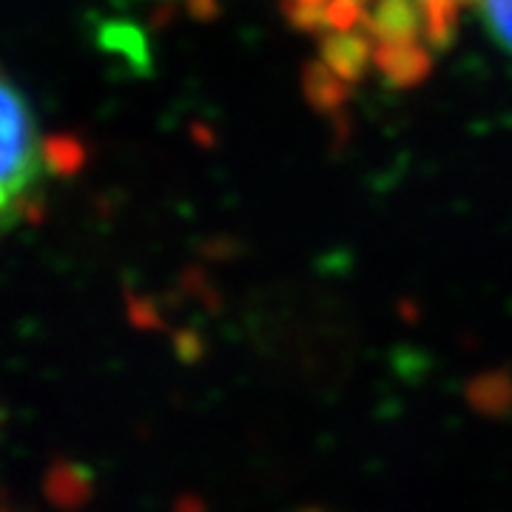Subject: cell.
I'll use <instances>...</instances> for the list:
<instances>
[{
    "mask_svg": "<svg viewBox=\"0 0 512 512\" xmlns=\"http://www.w3.org/2000/svg\"><path fill=\"white\" fill-rule=\"evenodd\" d=\"M52 171V148L29 97L0 72V239L29 217Z\"/></svg>",
    "mask_w": 512,
    "mask_h": 512,
    "instance_id": "1",
    "label": "cell"
},
{
    "mask_svg": "<svg viewBox=\"0 0 512 512\" xmlns=\"http://www.w3.org/2000/svg\"><path fill=\"white\" fill-rule=\"evenodd\" d=\"M373 49H376L373 37L359 26L328 29L319 43V57L330 72L339 74L345 83H356L365 77L367 66L373 63Z\"/></svg>",
    "mask_w": 512,
    "mask_h": 512,
    "instance_id": "2",
    "label": "cell"
},
{
    "mask_svg": "<svg viewBox=\"0 0 512 512\" xmlns=\"http://www.w3.org/2000/svg\"><path fill=\"white\" fill-rule=\"evenodd\" d=\"M299 3H313V6H322V3H328V0H299Z\"/></svg>",
    "mask_w": 512,
    "mask_h": 512,
    "instance_id": "7",
    "label": "cell"
},
{
    "mask_svg": "<svg viewBox=\"0 0 512 512\" xmlns=\"http://www.w3.org/2000/svg\"><path fill=\"white\" fill-rule=\"evenodd\" d=\"M373 66L399 89L419 86L433 72V55L421 46L419 40L410 43H376Z\"/></svg>",
    "mask_w": 512,
    "mask_h": 512,
    "instance_id": "4",
    "label": "cell"
},
{
    "mask_svg": "<svg viewBox=\"0 0 512 512\" xmlns=\"http://www.w3.org/2000/svg\"><path fill=\"white\" fill-rule=\"evenodd\" d=\"M302 86H305V97L311 100L316 109L322 111V114H333V111H339L345 106V100H348V86L339 74H333L319 60V63H311L305 74H302Z\"/></svg>",
    "mask_w": 512,
    "mask_h": 512,
    "instance_id": "5",
    "label": "cell"
},
{
    "mask_svg": "<svg viewBox=\"0 0 512 512\" xmlns=\"http://www.w3.org/2000/svg\"><path fill=\"white\" fill-rule=\"evenodd\" d=\"M362 29L373 43H410L424 35V12L419 0H376L365 9Z\"/></svg>",
    "mask_w": 512,
    "mask_h": 512,
    "instance_id": "3",
    "label": "cell"
},
{
    "mask_svg": "<svg viewBox=\"0 0 512 512\" xmlns=\"http://www.w3.org/2000/svg\"><path fill=\"white\" fill-rule=\"evenodd\" d=\"M484 23L493 37L512 55V0H481Z\"/></svg>",
    "mask_w": 512,
    "mask_h": 512,
    "instance_id": "6",
    "label": "cell"
}]
</instances>
